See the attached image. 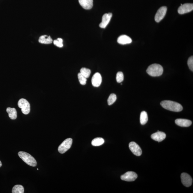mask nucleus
I'll list each match as a JSON object with an SVG mask.
<instances>
[{
  "mask_svg": "<svg viewBox=\"0 0 193 193\" xmlns=\"http://www.w3.org/2000/svg\"><path fill=\"white\" fill-rule=\"evenodd\" d=\"M175 122L176 125L182 127H188L192 124L190 120L184 119H177Z\"/></svg>",
  "mask_w": 193,
  "mask_h": 193,
  "instance_id": "nucleus-15",
  "label": "nucleus"
},
{
  "mask_svg": "<svg viewBox=\"0 0 193 193\" xmlns=\"http://www.w3.org/2000/svg\"><path fill=\"white\" fill-rule=\"evenodd\" d=\"M193 10V4L192 3H185L182 4L179 7L178 10V12L180 14L187 13L192 12Z\"/></svg>",
  "mask_w": 193,
  "mask_h": 193,
  "instance_id": "nucleus-6",
  "label": "nucleus"
},
{
  "mask_svg": "<svg viewBox=\"0 0 193 193\" xmlns=\"http://www.w3.org/2000/svg\"><path fill=\"white\" fill-rule=\"evenodd\" d=\"M102 81L101 76L99 73H96L92 78V84L94 87H99L101 84Z\"/></svg>",
  "mask_w": 193,
  "mask_h": 193,
  "instance_id": "nucleus-13",
  "label": "nucleus"
},
{
  "mask_svg": "<svg viewBox=\"0 0 193 193\" xmlns=\"http://www.w3.org/2000/svg\"><path fill=\"white\" fill-rule=\"evenodd\" d=\"M166 137V134L164 132H162L158 131L152 134L151 135V138L153 140L158 142H161L165 140Z\"/></svg>",
  "mask_w": 193,
  "mask_h": 193,
  "instance_id": "nucleus-12",
  "label": "nucleus"
},
{
  "mask_svg": "<svg viewBox=\"0 0 193 193\" xmlns=\"http://www.w3.org/2000/svg\"><path fill=\"white\" fill-rule=\"evenodd\" d=\"M161 105L165 109L173 112H179L183 109V106L179 103L168 100L161 102Z\"/></svg>",
  "mask_w": 193,
  "mask_h": 193,
  "instance_id": "nucleus-1",
  "label": "nucleus"
},
{
  "mask_svg": "<svg viewBox=\"0 0 193 193\" xmlns=\"http://www.w3.org/2000/svg\"><path fill=\"white\" fill-rule=\"evenodd\" d=\"M24 188L21 185H16L13 187L12 190V193H23Z\"/></svg>",
  "mask_w": 193,
  "mask_h": 193,
  "instance_id": "nucleus-21",
  "label": "nucleus"
},
{
  "mask_svg": "<svg viewBox=\"0 0 193 193\" xmlns=\"http://www.w3.org/2000/svg\"><path fill=\"white\" fill-rule=\"evenodd\" d=\"M39 42L42 44H49L52 42L53 40L51 37L48 36L47 35H43L40 37Z\"/></svg>",
  "mask_w": 193,
  "mask_h": 193,
  "instance_id": "nucleus-17",
  "label": "nucleus"
},
{
  "mask_svg": "<svg viewBox=\"0 0 193 193\" xmlns=\"http://www.w3.org/2000/svg\"><path fill=\"white\" fill-rule=\"evenodd\" d=\"M117 42L118 43L125 45L130 44L132 42L131 38L127 35H123L120 36L118 38Z\"/></svg>",
  "mask_w": 193,
  "mask_h": 193,
  "instance_id": "nucleus-16",
  "label": "nucleus"
},
{
  "mask_svg": "<svg viewBox=\"0 0 193 193\" xmlns=\"http://www.w3.org/2000/svg\"><path fill=\"white\" fill-rule=\"evenodd\" d=\"M148 117L147 113L143 111L141 113L140 116V123L142 125H144L148 121Z\"/></svg>",
  "mask_w": 193,
  "mask_h": 193,
  "instance_id": "nucleus-19",
  "label": "nucleus"
},
{
  "mask_svg": "<svg viewBox=\"0 0 193 193\" xmlns=\"http://www.w3.org/2000/svg\"><path fill=\"white\" fill-rule=\"evenodd\" d=\"M79 3L82 8L89 10L93 6V0H79Z\"/></svg>",
  "mask_w": 193,
  "mask_h": 193,
  "instance_id": "nucleus-14",
  "label": "nucleus"
},
{
  "mask_svg": "<svg viewBox=\"0 0 193 193\" xmlns=\"http://www.w3.org/2000/svg\"><path fill=\"white\" fill-rule=\"evenodd\" d=\"M112 16V14L111 13L104 14L102 18V22L99 24V27L101 28H105L110 22Z\"/></svg>",
  "mask_w": 193,
  "mask_h": 193,
  "instance_id": "nucleus-11",
  "label": "nucleus"
},
{
  "mask_svg": "<svg viewBox=\"0 0 193 193\" xmlns=\"http://www.w3.org/2000/svg\"><path fill=\"white\" fill-rule=\"evenodd\" d=\"M18 106L21 109L22 113L25 114H28L30 112V105L26 99L22 98L18 102Z\"/></svg>",
  "mask_w": 193,
  "mask_h": 193,
  "instance_id": "nucleus-4",
  "label": "nucleus"
},
{
  "mask_svg": "<svg viewBox=\"0 0 193 193\" xmlns=\"http://www.w3.org/2000/svg\"><path fill=\"white\" fill-rule=\"evenodd\" d=\"M130 150L133 153V154L138 156H140L142 154V151L140 147L136 143L132 142L129 144Z\"/></svg>",
  "mask_w": 193,
  "mask_h": 193,
  "instance_id": "nucleus-9",
  "label": "nucleus"
},
{
  "mask_svg": "<svg viewBox=\"0 0 193 193\" xmlns=\"http://www.w3.org/2000/svg\"><path fill=\"white\" fill-rule=\"evenodd\" d=\"M80 73L87 79V78L90 77L91 71L89 69L86 68H82L80 70Z\"/></svg>",
  "mask_w": 193,
  "mask_h": 193,
  "instance_id": "nucleus-22",
  "label": "nucleus"
},
{
  "mask_svg": "<svg viewBox=\"0 0 193 193\" xmlns=\"http://www.w3.org/2000/svg\"><path fill=\"white\" fill-rule=\"evenodd\" d=\"M138 177L137 174L135 172L129 171L120 176L122 180L128 182L133 181L137 179Z\"/></svg>",
  "mask_w": 193,
  "mask_h": 193,
  "instance_id": "nucleus-7",
  "label": "nucleus"
},
{
  "mask_svg": "<svg viewBox=\"0 0 193 193\" xmlns=\"http://www.w3.org/2000/svg\"><path fill=\"white\" fill-rule=\"evenodd\" d=\"M18 155L24 162L29 166L33 167L37 166V163L36 159L28 153L25 152L20 151L18 153Z\"/></svg>",
  "mask_w": 193,
  "mask_h": 193,
  "instance_id": "nucleus-3",
  "label": "nucleus"
},
{
  "mask_svg": "<svg viewBox=\"0 0 193 193\" xmlns=\"http://www.w3.org/2000/svg\"><path fill=\"white\" fill-rule=\"evenodd\" d=\"M7 112L8 114V116L11 119L15 120L17 117V112L15 108L8 107L7 109Z\"/></svg>",
  "mask_w": 193,
  "mask_h": 193,
  "instance_id": "nucleus-18",
  "label": "nucleus"
},
{
  "mask_svg": "<svg viewBox=\"0 0 193 193\" xmlns=\"http://www.w3.org/2000/svg\"><path fill=\"white\" fill-rule=\"evenodd\" d=\"M164 69L160 64H153L148 67L147 72L152 77H158L162 75Z\"/></svg>",
  "mask_w": 193,
  "mask_h": 193,
  "instance_id": "nucleus-2",
  "label": "nucleus"
},
{
  "mask_svg": "<svg viewBox=\"0 0 193 193\" xmlns=\"http://www.w3.org/2000/svg\"><path fill=\"white\" fill-rule=\"evenodd\" d=\"M105 142V140L103 138L101 137H97L94 139L92 141V146H98L102 145Z\"/></svg>",
  "mask_w": 193,
  "mask_h": 193,
  "instance_id": "nucleus-20",
  "label": "nucleus"
},
{
  "mask_svg": "<svg viewBox=\"0 0 193 193\" xmlns=\"http://www.w3.org/2000/svg\"><path fill=\"white\" fill-rule=\"evenodd\" d=\"M187 64L190 70L193 71V57L191 56L188 59Z\"/></svg>",
  "mask_w": 193,
  "mask_h": 193,
  "instance_id": "nucleus-27",
  "label": "nucleus"
},
{
  "mask_svg": "<svg viewBox=\"0 0 193 193\" xmlns=\"http://www.w3.org/2000/svg\"><path fill=\"white\" fill-rule=\"evenodd\" d=\"M78 77L79 82L81 85H85L86 84L87 82L86 78L82 75L80 73L78 74Z\"/></svg>",
  "mask_w": 193,
  "mask_h": 193,
  "instance_id": "nucleus-24",
  "label": "nucleus"
},
{
  "mask_svg": "<svg viewBox=\"0 0 193 193\" xmlns=\"http://www.w3.org/2000/svg\"><path fill=\"white\" fill-rule=\"evenodd\" d=\"M181 179L182 183L186 187H190L192 184V178L188 174L186 173L182 174Z\"/></svg>",
  "mask_w": 193,
  "mask_h": 193,
  "instance_id": "nucleus-10",
  "label": "nucleus"
},
{
  "mask_svg": "<svg viewBox=\"0 0 193 193\" xmlns=\"http://www.w3.org/2000/svg\"><path fill=\"white\" fill-rule=\"evenodd\" d=\"M117 96L116 94H111L108 99V104L109 105H112L115 102Z\"/></svg>",
  "mask_w": 193,
  "mask_h": 193,
  "instance_id": "nucleus-23",
  "label": "nucleus"
},
{
  "mask_svg": "<svg viewBox=\"0 0 193 193\" xmlns=\"http://www.w3.org/2000/svg\"><path fill=\"white\" fill-rule=\"evenodd\" d=\"M63 40L62 38H58L57 40H54L53 43L55 46L58 47H63Z\"/></svg>",
  "mask_w": 193,
  "mask_h": 193,
  "instance_id": "nucleus-26",
  "label": "nucleus"
},
{
  "mask_svg": "<svg viewBox=\"0 0 193 193\" xmlns=\"http://www.w3.org/2000/svg\"><path fill=\"white\" fill-rule=\"evenodd\" d=\"M37 170H38V168H37Z\"/></svg>",
  "mask_w": 193,
  "mask_h": 193,
  "instance_id": "nucleus-29",
  "label": "nucleus"
},
{
  "mask_svg": "<svg viewBox=\"0 0 193 193\" xmlns=\"http://www.w3.org/2000/svg\"><path fill=\"white\" fill-rule=\"evenodd\" d=\"M167 11V7L165 6L161 7L158 10L155 16V20L156 22L159 23L164 19L166 15Z\"/></svg>",
  "mask_w": 193,
  "mask_h": 193,
  "instance_id": "nucleus-8",
  "label": "nucleus"
},
{
  "mask_svg": "<svg viewBox=\"0 0 193 193\" xmlns=\"http://www.w3.org/2000/svg\"><path fill=\"white\" fill-rule=\"evenodd\" d=\"M124 80L123 74L121 72H119L117 74L116 81L117 82L120 83L123 82Z\"/></svg>",
  "mask_w": 193,
  "mask_h": 193,
  "instance_id": "nucleus-25",
  "label": "nucleus"
},
{
  "mask_svg": "<svg viewBox=\"0 0 193 193\" xmlns=\"http://www.w3.org/2000/svg\"><path fill=\"white\" fill-rule=\"evenodd\" d=\"M73 140L71 138L65 140L59 146L58 151L61 154L64 153L71 147Z\"/></svg>",
  "mask_w": 193,
  "mask_h": 193,
  "instance_id": "nucleus-5",
  "label": "nucleus"
},
{
  "mask_svg": "<svg viewBox=\"0 0 193 193\" xmlns=\"http://www.w3.org/2000/svg\"><path fill=\"white\" fill-rule=\"evenodd\" d=\"M1 166H2L1 162V161H0V168H1Z\"/></svg>",
  "mask_w": 193,
  "mask_h": 193,
  "instance_id": "nucleus-28",
  "label": "nucleus"
}]
</instances>
